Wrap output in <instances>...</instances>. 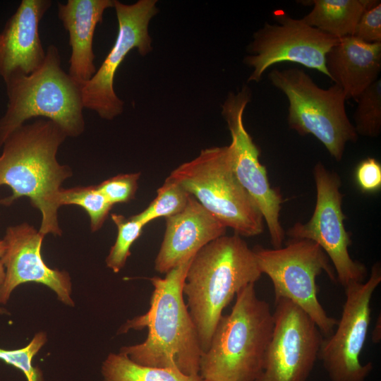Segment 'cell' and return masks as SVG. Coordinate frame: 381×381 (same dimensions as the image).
<instances>
[{"label": "cell", "mask_w": 381, "mask_h": 381, "mask_svg": "<svg viewBox=\"0 0 381 381\" xmlns=\"http://www.w3.org/2000/svg\"><path fill=\"white\" fill-rule=\"evenodd\" d=\"M111 219L117 227L118 234L105 262L107 267L117 273L124 267L131 255V247L140 237L145 226L133 216L126 218L121 214H112Z\"/></svg>", "instance_id": "25"}, {"label": "cell", "mask_w": 381, "mask_h": 381, "mask_svg": "<svg viewBox=\"0 0 381 381\" xmlns=\"http://www.w3.org/2000/svg\"><path fill=\"white\" fill-rule=\"evenodd\" d=\"M268 78L289 102L287 123L299 135H313L339 162L348 143H355L358 134L346 111V97L334 84L319 87L303 70L274 68Z\"/></svg>", "instance_id": "7"}, {"label": "cell", "mask_w": 381, "mask_h": 381, "mask_svg": "<svg viewBox=\"0 0 381 381\" xmlns=\"http://www.w3.org/2000/svg\"><path fill=\"white\" fill-rule=\"evenodd\" d=\"M380 315L377 317L375 327L372 332V341L374 344H379L381 341V320Z\"/></svg>", "instance_id": "31"}, {"label": "cell", "mask_w": 381, "mask_h": 381, "mask_svg": "<svg viewBox=\"0 0 381 381\" xmlns=\"http://www.w3.org/2000/svg\"><path fill=\"white\" fill-rule=\"evenodd\" d=\"M325 67L346 100L356 99L380 78L381 43H366L353 36L339 38L326 55Z\"/></svg>", "instance_id": "18"}, {"label": "cell", "mask_w": 381, "mask_h": 381, "mask_svg": "<svg viewBox=\"0 0 381 381\" xmlns=\"http://www.w3.org/2000/svg\"><path fill=\"white\" fill-rule=\"evenodd\" d=\"M140 173L121 174L97 185L98 190L114 205L126 203L135 198Z\"/></svg>", "instance_id": "27"}, {"label": "cell", "mask_w": 381, "mask_h": 381, "mask_svg": "<svg viewBox=\"0 0 381 381\" xmlns=\"http://www.w3.org/2000/svg\"><path fill=\"white\" fill-rule=\"evenodd\" d=\"M255 255L241 236H222L198 250L183 284L202 353L209 347L223 310L238 291L262 276Z\"/></svg>", "instance_id": "3"}, {"label": "cell", "mask_w": 381, "mask_h": 381, "mask_svg": "<svg viewBox=\"0 0 381 381\" xmlns=\"http://www.w3.org/2000/svg\"><path fill=\"white\" fill-rule=\"evenodd\" d=\"M156 2L139 0L126 4L114 1L119 27L116 41L95 75L80 86L84 108L95 111L104 119L112 120L123 110V102L114 89V80L126 56L133 49L143 56L152 50L148 25L157 13Z\"/></svg>", "instance_id": "12"}, {"label": "cell", "mask_w": 381, "mask_h": 381, "mask_svg": "<svg viewBox=\"0 0 381 381\" xmlns=\"http://www.w3.org/2000/svg\"><path fill=\"white\" fill-rule=\"evenodd\" d=\"M277 23H265L253 34L249 45L252 54L244 61L253 68L248 82H259L272 66L291 62L316 70L329 78L325 58L338 38L295 19L282 11L274 13Z\"/></svg>", "instance_id": "11"}, {"label": "cell", "mask_w": 381, "mask_h": 381, "mask_svg": "<svg viewBox=\"0 0 381 381\" xmlns=\"http://www.w3.org/2000/svg\"><path fill=\"white\" fill-rule=\"evenodd\" d=\"M4 311V309L1 308H0V313H3Z\"/></svg>", "instance_id": "33"}, {"label": "cell", "mask_w": 381, "mask_h": 381, "mask_svg": "<svg viewBox=\"0 0 381 381\" xmlns=\"http://www.w3.org/2000/svg\"><path fill=\"white\" fill-rule=\"evenodd\" d=\"M190 196L181 184L169 176L157 189V196L147 207L133 217L145 226L161 217L174 216L186 207Z\"/></svg>", "instance_id": "23"}, {"label": "cell", "mask_w": 381, "mask_h": 381, "mask_svg": "<svg viewBox=\"0 0 381 381\" xmlns=\"http://www.w3.org/2000/svg\"><path fill=\"white\" fill-rule=\"evenodd\" d=\"M250 100L246 87L228 95L222 104V116L230 131L232 167L235 176L260 211L268 228L270 243L280 248L285 232L279 222L283 199L279 190L271 187L266 168L260 162V150L243 124V112Z\"/></svg>", "instance_id": "13"}, {"label": "cell", "mask_w": 381, "mask_h": 381, "mask_svg": "<svg viewBox=\"0 0 381 381\" xmlns=\"http://www.w3.org/2000/svg\"><path fill=\"white\" fill-rule=\"evenodd\" d=\"M274 328L258 381H308L318 360L323 335L292 301H274Z\"/></svg>", "instance_id": "14"}, {"label": "cell", "mask_w": 381, "mask_h": 381, "mask_svg": "<svg viewBox=\"0 0 381 381\" xmlns=\"http://www.w3.org/2000/svg\"><path fill=\"white\" fill-rule=\"evenodd\" d=\"M192 258L168 272L164 278L152 277L153 291L147 312L127 321L121 328V333L147 328L143 342L120 349L133 362L200 376L202 351L183 295V281Z\"/></svg>", "instance_id": "2"}, {"label": "cell", "mask_w": 381, "mask_h": 381, "mask_svg": "<svg viewBox=\"0 0 381 381\" xmlns=\"http://www.w3.org/2000/svg\"><path fill=\"white\" fill-rule=\"evenodd\" d=\"M165 219L164 238L155 260V270L161 274L192 258L226 231V227L192 195L181 212Z\"/></svg>", "instance_id": "17"}, {"label": "cell", "mask_w": 381, "mask_h": 381, "mask_svg": "<svg viewBox=\"0 0 381 381\" xmlns=\"http://www.w3.org/2000/svg\"><path fill=\"white\" fill-rule=\"evenodd\" d=\"M113 0H68L58 4V17L69 35L71 54L70 76L80 85L96 73L93 37L106 9L114 7Z\"/></svg>", "instance_id": "19"}, {"label": "cell", "mask_w": 381, "mask_h": 381, "mask_svg": "<svg viewBox=\"0 0 381 381\" xmlns=\"http://www.w3.org/2000/svg\"><path fill=\"white\" fill-rule=\"evenodd\" d=\"M353 36L366 43H381L380 1L363 13Z\"/></svg>", "instance_id": "28"}, {"label": "cell", "mask_w": 381, "mask_h": 381, "mask_svg": "<svg viewBox=\"0 0 381 381\" xmlns=\"http://www.w3.org/2000/svg\"><path fill=\"white\" fill-rule=\"evenodd\" d=\"M4 82L8 104L0 119V147L12 132L35 117L56 123L67 137H77L84 131L81 85L61 68L56 46L48 47L44 61L37 71Z\"/></svg>", "instance_id": "5"}, {"label": "cell", "mask_w": 381, "mask_h": 381, "mask_svg": "<svg viewBox=\"0 0 381 381\" xmlns=\"http://www.w3.org/2000/svg\"><path fill=\"white\" fill-rule=\"evenodd\" d=\"M6 251V243L4 239H0V289L5 279V267L3 264L2 258Z\"/></svg>", "instance_id": "30"}, {"label": "cell", "mask_w": 381, "mask_h": 381, "mask_svg": "<svg viewBox=\"0 0 381 381\" xmlns=\"http://www.w3.org/2000/svg\"><path fill=\"white\" fill-rule=\"evenodd\" d=\"M102 381H202L200 377L188 376L175 368L145 366L126 355L109 353L101 368Z\"/></svg>", "instance_id": "21"}, {"label": "cell", "mask_w": 381, "mask_h": 381, "mask_svg": "<svg viewBox=\"0 0 381 381\" xmlns=\"http://www.w3.org/2000/svg\"><path fill=\"white\" fill-rule=\"evenodd\" d=\"M353 114L356 133L376 138L381 132V80L379 78L365 90L356 99Z\"/></svg>", "instance_id": "24"}, {"label": "cell", "mask_w": 381, "mask_h": 381, "mask_svg": "<svg viewBox=\"0 0 381 381\" xmlns=\"http://www.w3.org/2000/svg\"><path fill=\"white\" fill-rule=\"evenodd\" d=\"M253 251L262 274L272 282L274 301H292L314 321L323 337H329L338 320L329 316L319 301L316 279L322 272L333 282H337V277L319 245L307 239L292 238L284 247L256 246Z\"/></svg>", "instance_id": "8"}, {"label": "cell", "mask_w": 381, "mask_h": 381, "mask_svg": "<svg viewBox=\"0 0 381 381\" xmlns=\"http://www.w3.org/2000/svg\"><path fill=\"white\" fill-rule=\"evenodd\" d=\"M47 341L44 332L36 334L26 346L13 350L0 349V359L21 370L28 381H43L41 370L32 365V358Z\"/></svg>", "instance_id": "26"}, {"label": "cell", "mask_w": 381, "mask_h": 381, "mask_svg": "<svg viewBox=\"0 0 381 381\" xmlns=\"http://www.w3.org/2000/svg\"><path fill=\"white\" fill-rule=\"evenodd\" d=\"M52 5L50 0H23L0 33V76L6 80L28 75L41 67L45 56L39 24Z\"/></svg>", "instance_id": "16"}, {"label": "cell", "mask_w": 381, "mask_h": 381, "mask_svg": "<svg viewBox=\"0 0 381 381\" xmlns=\"http://www.w3.org/2000/svg\"><path fill=\"white\" fill-rule=\"evenodd\" d=\"M44 237L26 222L6 228L4 238L6 251L2 258L6 275L0 289L1 303H6L18 285L35 282L50 288L64 304L74 306L69 274L49 267L43 260L41 249Z\"/></svg>", "instance_id": "15"}, {"label": "cell", "mask_w": 381, "mask_h": 381, "mask_svg": "<svg viewBox=\"0 0 381 381\" xmlns=\"http://www.w3.org/2000/svg\"><path fill=\"white\" fill-rule=\"evenodd\" d=\"M381 282V265L375 263L366 282L344 288L346 300L336 329L323 338L318 354L329 381H365L373 364L361 362L370 322V303Z\"/></svg>", "instance_id": "9"}, {"label": "cell", "mask_w": 381, "mask_h": 381, "mask_svg": "<svg viewBox=\"0 0 381 381\" xmlns=\"http://www.w3.org/2000/svg\"><path fill=\"white\" fill-rule=\"evenodd\" d=\"M56 203L59 207L75 205L83 208L90 217V229L93 232L102 228L114 206L97 186L61 188L56 197Z\"/></svg>", "instance_id": "22"}, {"label": "cell", "mask_w": 381, "mask_h": 381, "mask_svg": "<svg viewBox=\"0 0 381 381\" xmlns=\"http://www.w3.org/2000/svg\"><path fill=\"white\" fill-rule=\"evenodd\" d=\"M169 176L235 234L251 237L262 233V215L234 174L229 145L201 150Z\"/></svg>", "instance_id": "6"}, {"label": "cell", "mask_w": 381, "mask_h": 381, "mask_svg": "<svg viewBox=\"0 0 381 381\" xmlns=\"http://www.w3.org/2000/svg\"><path fill=\"white\" fill-rule=\"evenodd\" d=\"M355 176L362 191L375 192L381 187V165L375 159L367 158L357 166Z\"/></svg>", "instance_id": "29"}, {"label": "cell", "mask_w": 381, "mask_h": 381, "mask_svg": "<svg viewBox=\"0 0 381 381\" xmlns=\"http://www.w3.org/2000/svg\"><path fill=\"white\" fill-rule=\"evenodd\" d=\"M66 138L56 123L40 119L16 129L2 145L0 186H9L12 194L0 204L10 206L18 198H29L42 214L39 231L44 236L61 235L56 197L72 171L59 164L56 154Z\"/></svg>", "instance_id": "1"}, {"label": "cell", "mask_w": 381, "mask_h": 381, "mask_svg": "<svg viewBox=\"0 0 381 381\" xmlns=\"http://www.w3.org/2000/svg\"><path fill=\"white\" fill-rule=\"evenodd\" d=\"M1 41H2V40H1V35H0V48H1Z\"/></svg>", "instance_id": "32"}, {"label": "cell", "mask_w": 381, "mask_h": 381, "mask_svg": "<svg viewBox=\"0 0 381 381\" xmlns=\"http://www.w3.org/2000/svg\"><path fill=\"white\" fill-rule=\"evenodd\" d=\"M313 174L317 192L313 214L308 222L296 223L286 234L294 239H307L319 245L332 261L337 282L344 289L353 283L363 282L366 267L353 260L349 253L351 239L344 223L346 217L341 210V179L321 162L315 166Z\"/></svg>", "instance_id": "10"}, {"label": "cell", "mask_w": 381, "mask_h": 381, "mask_svg": "<svg viewBox=\"0 0 381 381\" xmlns=\"http://www.w3.org/2000/svg\"><path fill=\"white\" fill-rule=\"evenodd\" d=\"M375 0H313L312 10L301 18L307 25L336 38L353 36L363 13Z\"/></svg>", "instance_id": "20"}, {"label": "cell", "mask_w": 381, "mask_h": 381, "mask_svg": "<svg viewBox=\"0 0 381 381\" xmlns=\"http://www.w3.org/2000/svg\"><path fill=\"white\" fill-rule=\"evenodd\" d=\"M274 328L269 303L257 296L255 284L236 295L231 312L222 315L209 347L200 357L202 381H258Z\"/></svg>", "instance_id": "4"}]
</instances>
